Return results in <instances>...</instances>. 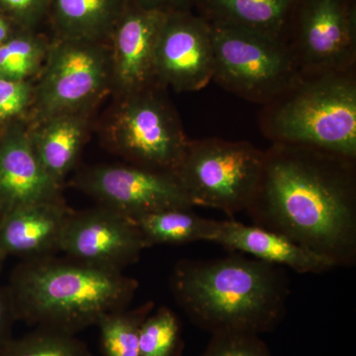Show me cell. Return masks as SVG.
<instances>
[{
    "label": "cell",
    "mask_w": 356,
    "mask_h": 356,
    "mask_svg": "<svg viewBox=\"0 0 356 356\" xmlns=\"http://www.w3.org/2000/svg\"><path fill=\"white\" fill-rule=\"evenodd\" d=\"M211 243L267 264L289 267L295 273L320 274L336 268L332 262L300 247L287 236L235 220L219 221Z\"/></svg>",
    "instance_id": "cell-16"
},
{
    "label": "cell",
    "mask_w": 356,
    "mask_h": 356,
    "mask_svg": "<svg viewBox=\"0 0 356 356\" xmlns=\"http://www.w3.org/2000/svg\"><path fill=\"white\" fill-rule=\"evenodd\" d=\"M297 0H196L194 11L212 26L241 28L282 40Z\"/></svg>",
    "instance_id": "cell-18"
},
{
    "label": "cell",
    "mask_w": 356,
    "mask_h": 356,
    "mask_svg": "<svg viewBox=\"0 0 356 356\" xmlns=\"http://www.w3.org/2000/svg\"><path fill=\"white\" fill-rule=\"evenodd\" d=\"M282 40L302 76L356 69V0H297Z\"/></svg>",
    "instance_id": "cell-9"
},
{
    "label": "cell",
    "mask_w": 356,
    "mask_h": 356,
    "mask_svg": "<svg viewBox=\"0 0 356 356\" xmlns=\"http://www.w3.org/2000/svg\"><path fill=\"white\" fill-rule=\"evenodd\" d=\"M18 30L19 29L6 16L0 13V44L6 43Z\"/></svg>",
    "instance_id": "cell-30"
},
{
    "label": "cell",
    "mask_w": 356,
    "mask_h": 356,
    "mask_svg": "<svg viewBox=\"0 0 356 356\" xmlns=\"http://www.w3.org/2000/svg\"><path fill=\"white\" fill-rule=\"evenodd\" d=\"M90 111L50 117L30 124L33 147L46 172L58 184L74 170L88 137Z\"/></svg>",
    "instance_id": "cell-17"
},
{
    "label": "cell",
    "mask_w": 356,
    "mask_h": 356,
    "mask_svg": "<svg viewBox=\"0 0 356 356\" xmlns=\"http://www.w3.org/2000/svg\"><path fill=\"white\" fill-rule=\"evenodd\" d=\"M51 42L36 31L18 30L0 44V77L33 81L43 67Z\"/></svg>",
    "instance_id": "cell-22"
},
{
    "label": "cell",
    "mask_w": 356,
    "mask_h": 356,
    "mask_svg": "<svg viewBox=\"0 0 356 356\" xmlns=\"http://www.w3.org/2000/svg\"><path fill=\"white\" fill-rule=\"evenodd\" d=\"M127 0H51L48 19L56 38L110 42Z\"/></svg>",
    "instance_id": "cell-19"
},
{
    "label": "cell",
    "mask_w": 356,
    "mask_h": 356,
    "mask_svg": "<svg viewBox=\"0 0 356 356\" xmlns=\"http://www.w3.org/2000/svg\"><path fill=\"white\" fill-rule=\"evenodd\" d=\"M280 266L242 254L178 261L170 287L177 305L210 334L274 331L286 313L289 282Z\"/></svg>",
    "instance_id": "cell-2"
},
{
    "label": "cell",
    "mask_w": 356,
    "mask_h": 356,
    "mask_svg": "<svg viewBox=\"0 0 356 356\" xmlns=\"http://www.w3.org/2000/svg\"><path fill=\"white\" fill-rule=\"evenodd\" d=\"M192 208H173L151 213L133 221L146 248L158 245H182L211 242L219 221L196 215Z\"/></svg>",
    "instance_id": "cell-20"
},
{
    "label": "cell",
    "mask_w": 356,
    "mask_h": 356,
    "mask_svg": "<svg viewBox=\"0 0 356 356\" xmlns=\"http://www.w3.org/2000/svg\"><path fill=\"white\" fill-rule=\"evenodd\" d=\"M6 259V255H4L3 254H2L1 252H0V267H1L2 264H3L4 259Z\"/></svg>",
    "instance_id": "cell-31"
},
{
    "label": "cell",
    "mask_w": 356,
    "mask_h": 356,
    "mask_svg": "<svg viewBox=\"0 0 356 356\" xmlns=\"http://www.w3.org/2000/svg\"><path fill=\"white\" fill-rule=\"evenodd\" d=\"M149 301L137 308L110 312L100 318V348L103 356H140V332L143 323L154 311Z\"/></svg>",
    "instance_id": "cell-21"
},
{
    "label": "cell",
    "mask_w": 356,
    "mask_h": 356,
    "mask_svg": "<svg viewBox=\"0 0 356 356\" xmlns=\"http://www.w3.org/2000/svg\"><path fill=\"white\" fill-rule=\"evenodd\" d=\"M62 186L37 158L29 125L7 129L0 137V217L31 204L62 200Z\"/></svg>",
    "instance_id": "cell-14"
},
{
    "label": "cell",
    "mask_w": 356,
    "mask_h": 356,
    "mask_svg": "<svg viewBox=\"0 0 356 356\" xmlns=\"http://www.w3.org/2000/svg\"><path fill=\"white\" fill-rule=\"evenodd\" d=\"M127 1L149 10L170 13L175 11L194 10L196 0H127Z\"/></svg>",
    "instance_id": "cell-29"
},
{
    "label": "cell",
    "mask_w": 356,
    "mask_h": 356,
    "mask_svg": "<svg viewBox=\"0 0 356 356\" xmlns=\"http://www.w3.org/2000/svg\"><path fill=\"white\" fill-rule=\"evenodd\" d=\"M35 84L0 77V125L19 118L31 109Z\"/></svg>",
    "instance_id": "cell-26"
},
{
    "label": "cell",
    "mask_w": 356,
    "mask_h": 356,
    "mask_svg": "<svg viewBox=\"0 0 356 356\" xmlns=\"http://www.w3.org/2000/svg\"><path fill=\"white\" fill-rule=\"evenodd\" d=\"M70 213L64 199L6 213L0 217V252L23 259L57 254Z\"/></svg>",
    "instance_id": "cell-15"
},
{
    "label": "cell",
    "mask_w": 356,
    "mask_h": 356,
    "mask_svg": "<svg viewBox=\"0 0 356 356\" xmlns=\"http://www.w3.org/2000/svg\"><path fill=\"white\" fill-rule=\"evenodd\" d=\"M103 142L132 165L175 173L189 139L166 88L154 86L116 96L102 125Z\"/></svg>",
    "instance_id": "cell-5"
},
{
    "label": "cell",
    "mask_w": 356,
    "mask_h": 356,
    "mask_svg": "<svg viewBox=\"0 0 356 356\" xmlns=\"http://www.w3.org/2000/svg\"><path fill=\"white\" fill-rule=\"evenodd\" d=\"M51 0H0V13L19 30L36 31L48 19Z\"/></svg>",
    "instance_id": "cell-27"
},
{
    "label": "cell",
    "mask_w": 356,
    "mask_h": 356,
    "mask_svg": "<svg viewBox=\"0 0 356 356\" xmlns=\"http://www.w3.org/2000/svg\"><path fill=\"white\" fill-rule=\"evenodd\" d=\"M6 288L17 321L76 334L97 325L110 312L128 308L139 282L123 271L55 254L23 259Z\"/></svg>",
    "instance_id": "cell-3"
},
{
    "label": "cell",
    "mask_w": 356,
    "mask_h": 356,
    "mask_svg": "<svg viewBox=\"0 0 356 356\" xmlns=\"http://www.w3.org/2000/svg\"><path fill=\"white\" fill-rule=\"evenodd\" d=\"M212 35L213 81L238 97L264 106L302 77L283 40L218 26H212Z\"/></svg>",
    "instance_id": "cell-7"
},
{
    "label": "cell",
    "mask_w": 356,
    "mask_h": 356,
    "mask_svg": "<svg viewBox=\"0 0 356 356\" xmlns=\"http://www.w3.org/2000/svg\"><path fill=\"white\" fill-rule=\"evenodd\" d=\"M165 14L127 2L109 42L115 95L159 86L154 74V50Z\"/></svg>",
    "instance_id": "cell-13"
},
{
    "label": "cell",
    "mask_w": 356,
    "mask_h": 356,
    "mask_svg": "<svg viewBox=\"0 0 356 356\" xmlns=\"http://www.w3.org/2000/svg\"><path fill=\"white\" fill-rule=\"evenodd\" d=\"M200 356H271V353L259 334L222 332L211 334L209 343Z\"/></svg>",
    "instance_id": "cell-25"
},
{
    "label": "cell",
    "mask_w": 356,
    "mask_h": 356,
    "mask_svg": "<svg viewBox=\"0 0 356 356\" xmlns=\"http://www.w3.org/2000/svg\"><path fill=\"white\" fill-rule=\"evenodd\" d=\"M111 89L109 42L56 38L35 84L31 124L60 114L91 111Z\"/></svg>",
    "instance_id": "cell-8"
},
{
    "label": "cell",
    "mask_w": 356,
    "mask_h": 356,
    "mask_svg": "<svg viewBox=\"0 0 356 356\" xmlns=\"http://www.w3.org/2000/svg\"><path fill=\"white\" fill-rule=\"evenodd\" d=\"M255 226L336 267L356 264V159L306 146L271 144L254 200Z\"/></svg>",
    "instance_id": "cell-1"
},
{
    "label": "cell",
    "mask_w": 356,
    "mask_h": 356,
    "mask_svg": "<svg viewBox=\"0 0 356 356\" xmlns=\"http://www.w3.org/2000/svg\"><path fill=\"white\" fill-rule=\"evenodd\" d=\"M72 185L98 205L132 220L159 211L193 207L175 173L132 163L91 166L77 173Z\"/></svg>",
    "instance_id": "cell-10"
},
{
    "label": "cell",
    "mask_w": 356,
    "mask_h": 356,
    "mask_svg": "<svg viewBox=\"0 0 356 356\" xmlns=\"http://www.w3.org/2000/svg\"><path fill=\"white\" fill-rule=\"evenodd\" d=\"M145 248L132 219L98 204L91 209L72 211L60 242L65 257L114 271L136 264Z\"/></svg>",
    "instance_id": "cell-12"
},
{
    "label": "cell",
    "mask_w": 356,
    "mask_h": 356,
    "mask_svg": "<svg viewBox=\"0 0 356 356\" xmlns=\"http://www.w3.org/2000/svg\"><path fill=\"white\" fill-rule=\"evenodd\" d=\"M184 341L181 323L175 312L161 307L152 312L140 332V356H181Z\"/></svg>",
    "instance_id": "cell-24"
},
{
    "label": "cell",
    "mask_w": 356,
    "mask_h": 356,
    "mask_svg": "<svg viewBox=\"0 0 356 356\" xmlns=\"http://www.w3.org/2000/svg\"><path fill=\"white\" fill-rule=\"evenodd\" d=\"M264 161V151L247 140H189L175 175L192 205L234 218L254 200Z\"/></svg>",
    "instance_id": "cell-6"
},
{
    "label": "cell",
    "mask_w": 356,
    "mask_h": 356,
    "mask_svg": "<svg viewBox=\"0 0 356 356\" xmlns=\"http://www.w3.org/2000/svg\"><path fill=\"white\" fill-rule=\"evenodd\" d=\"M271 144L317 147L356 159V69L302 76L259 115Z\"/></svg>",
    "instance_id": "cell-4"
},
{
    "label": "cell",
    "mask_w": 356,
    "mask_h": 356,
    "mask_svg": "<svg viewBox=\"0 0 356 356\" xmlns=\"http://www.w3.org/2000/svg\"><path fill=\"white\" fill-rule=\"evenodd\" d=\"M154 74L163 88L201 90L213 81L212 26L194 10L165 14L154 50Z\"/></svg>",
    "instance_id": "cell-11"
},
{
    "label": "cell",
    "mask_w": 356,
    "mask_h": 356,
    "mask_svg": "<svg viewBox=\"0 0 356 356\" xmlns=\"http://www.w3.org/2000/svg\"><path fill=\"white\" fill-rule=\"evenodd\" d=\"M0 356H93L76 334L36 327L0 348Z\"/></svg>",
    "instance_id": "cell-23"
},
{
    "label": "cell",
    "mask_w": 356,
    "mask_h": 356,
    "mask_svg": "<svg viewBox=\"0 0 356 356\" xmlns=\"http://www.w3.org/2000/svg\"><path fill=\"white\" fill-rule=\"evenodd\" d=\"M17 321L10 294L6 287L0 288V348L13 339V327Z\"/></svg>",
    "instance_id": "cell-28"
}]
</instances>
